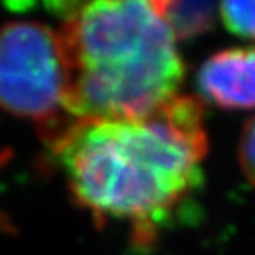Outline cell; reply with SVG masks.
I'll return each instance as SVG.
<instances>
[{
  "mask_svg": "<svg viewBox=\"0 0 255 255\" xmlns=\"http://www.w3.org/2000/svg\"><path fill=\"white\" fill-rule=\"evenodd\" d=\"M46 145L75 202L147 248L199 188L209 138L200 98L179 94L140 117L73 119Z\"/></svg>",
  "mask_w": 255,
  "mask_h": 255,
  "instance_id": "obj_1",
  "label": "cell"
},
{
  "mask_svg": "<svg viewBox=\"0 0 255 255\" xmlns=\"http://www.w3.org/2000/svg\"><path fill=\"white\" fill-rule=\"evenodd\" d=\"M62 25L66 108L73 119L151 114L179 96V0H50Z\"/></svg>",
  "mask_w": 255,
  "mask_h": 255,
  "instance_id": "obj_2",
  "label": "cell"
},
{
  "mask_svg": "<svg viewBox=\"0 0 255 255\" xmlns=\"http://www.w3.org/2000/svg\"><path fill=\"white\" fill-rule=\"evenodd\" d=\"M0 108L32 121L44 142L73 121L59 34L48 25L11 21L0 27Z\"/></svg>",
  "mask_w": 255,
  "mask_h": 255,
  "instance_id": "obj_3",
  "label": "cell"
},
{
  "mask_svg": "<svg viewBox=\"0 0 255 255\" xmlns=\"http://www.w3.org/2000/svg\"><path fill=\"white\" fill-rule=\"evenodd\" d=\"M200 96L223 110H255V44L213 53L197 75Z\"/></svg>",
  "mask_w": 255,
  "mask_h": 255,
  "instance_id": "obj_4",
  "label": "cell"
},
{
  "mask_svg": "<svg viewBox=\"0 0 255 255\" xmlns=\"http://www.w3.org/2000/svg\"><path fill=\"white\" fill-rule=\"evenodd\" d=\"M220 14L232 34L255 43V0H220Z\"/></svg>",
  "mask_w": 255,
  "mask_h": 255,
  "instance_id": "obj_5",
  "label": "cell"
},
{
  "mask_svg": "<svg viewBox=\"0 0 255 255\" xmlns=\"http://www.w3.org/2000/svg\"><path fill=\"white\" fill-rule=\"evenodd\" d=\"M239 165L248 183L255 188V116L245 124L239 138Z\"/></svg>",
  "mask_w": 255,
  "mask_h": 255,
  "instance_id": "obj_6",
  "label": "cell"
},
{
  "mask_svg": "<svg viewBox=\"0 0 255 255\" xmlns=\"http://www.w3.org/2000/svg\"><path fill=\"white\" fill-rule=\"evenodd\" d=\"M5 159H7V152H0V167H2V163H4Z\"/></svg>",
  "mask_w": 255,
  "mask_h": 255,
  "instance_id": "obj_7",
  "label": "cell"
}]
</instances>
